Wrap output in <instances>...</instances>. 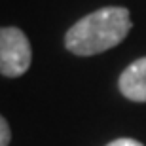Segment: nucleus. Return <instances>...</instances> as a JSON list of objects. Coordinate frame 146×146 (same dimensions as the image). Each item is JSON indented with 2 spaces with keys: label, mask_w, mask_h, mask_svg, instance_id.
I'll return each mask as SVG.
<instances>
[{
  "label": "nucleus",
  "mask_w": 146,
  "mask_h": 146,
  "mask_svg": "<svg viewBox=\"0 0 146 146\" xmlns=\"http://www.w3.org/2000/svg\"><path fill=\"white\" fill-rule=\"evenodd\" d=\"M119 91L135 103H146V57L131 63L119 76Z\"/></svg>",
  "instance_id": "7ed1b4c3"
},
{
  "label": "nucleus",
  "mask_w": 146,
  "mask_h": 146,
  "mask_svg": "<svg viewBox=\"0 0 146 146\" xmlns=\"http://www.w3.org/2000/svg\"><path fill=\"white\" fill-rule=\"evenodd\" d=\"M106 146H144V144L135 141V139H116V141L108 142Z\"/></svg>",
  "instance_id": "39448f33"
},
{
  "label": "nucleus",
  "mask_w": 146,
  "mask_h": 146,
  "mask_svg": "<svg viewBox=\"0 0 146 146\" xmlns=\"http://www.w3.org/2000/svg\"><path fill=\"white\" fill-rule=\"evenodd\" d=\"M11 141V131H10V125L2 116H0V146H8Z\"/></svg>",
  "instance_id": "20e7f679"
},
{
  "label": "nucleus",
  "mask_w": 146,
  "mask_h": 146,
  "mask_svg": "<svg viewBox=\"0 0 146 146\" xmlns=\"http://www.w3.org/2000/svg\"><path fill=\"white\" fill-rule=\"evenodd\" d=\"M33 61L31 42L21 29L0 27V74L8 78L23 76Z\"/></svg>",
  "instance_id": "f03ea898"
},
{
  "label": "nucleus",
  "mask_w": 146,
  "mask_h": 146,
  "mask_svg": "<svg viewBox=\"0 0 146 146\" xmlns=\"http://www.w3.org/2000/svg\"><path fill=\"white\" fill-rule=\"evenodd\" d=\"M133 23L127 8L108 6L76 21L65 34L66 49L80 57L103 53L123 42Z\"/></svg>",
  "instance_id": "f257e3e1"
}]
</instances>
